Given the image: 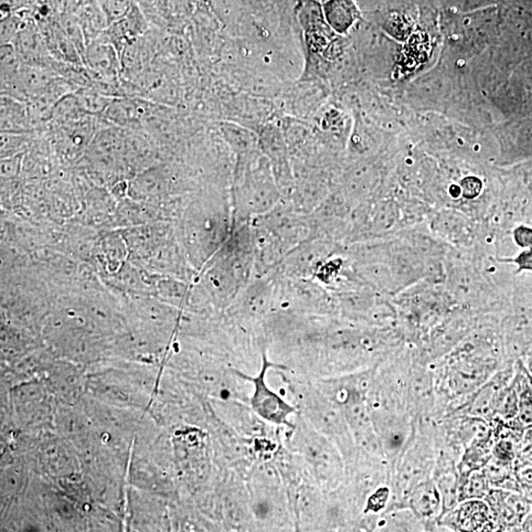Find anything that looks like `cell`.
I'll list each match as a JSON object with an SVG mask.
<instances>
[{
    "instance_id": "6da1fadb",
    "label": "cell",
    "mask_w": 532,
    "mask_h": 532,
    "mask_svg": "<svg viewBox=\"0 0 532 532\" xmlns=\"http://www.w3.org/2000/svg\"><path fill=\"white\" fill-rule=\"evenodd\" d=\"M485 501L491 509L494 529L519 527L530 513L531 506L519 492L491 488Z\"/></svg>"
},
{
    "instance_id": "7a4b0ae2",
    "label": "cell",
    "mask_w": 532,
    "mask_h": 532,
    "mask_svg": "<svg viewBox=\"0 0 532 532\" xmlns=\"http://www.w3.org/2000/svg\"><path fill=\"white\" fill-rule=\"evenodd\" d=\"M269 367L280 368V366L269 363L268 359H266V356L264 355L263 366L258 377L250 378L240 374L242 378L252 381L255 386L254 395L252 399V407L263 419L274 424H284L289 426V427H292V425L289 421V417L295 409L291 408L289 404H287L282 400L281 398L270 390L265 384L266 371H268Z\"/></svg>"
},
{
    "instance_id": "3957f363",
    "label": "cell",
    "mask_w": 532,
    "mask_h": 532,
    "mask_svg": "<svg viewBox=\"0 0 532 532\" xmlns=\"http://www.w3.org/2000/svg\"><path fill=\"white\" fill-rule=\"evenodd\" d=\"M439 528L453 531H484L493 528L491 509L482 500H466L438 520Z\"/></svg>"
},
{
    "instance_id": "277c9868",
    "label": "cell",
    "mask_w": 532,
    "mask_h": 532,
    "mask_svg": "<svg viewBox=\"0 0 532 532\" xmlns=\"http://www.w3.org/2000/svg\"><path fill=\"white\" fill-rule=\"evenodd\" d=\"M406 508L412 510L423 524L426 531L439 528L438 520L442 514V497L437 483L433 478L415 486L409 493Z\"/></svg>"
},
{
    "instance_id": "5b68a950",
    "label": "cell",
    "mask_w": 532,
    "mask_h": 532,
    "mask_svg": "<svg viewBox=\"0 0 532 532\" xmlns=\"http://www.w3.org/2000/svg\"><path fill=\"white\" fill-rule=\"evenodd\" d=\"M149 32V23L143 10L135 4L123 18L115 21L99 37L110 42L119 55L127 44Z\"/></svg>"
},
{
    "instance_id": "8992f818",
    "label": "cell",
    "mask_w": 532,
    "mask_h": 532,
    "mask_svg": "<svg viewBox=\"0 0 532 532\" xmlns=\"http://www.w3.org/2000/svg\"><path fill=\"white\" fill-rule=\"evenodd\" d=\"M155 114L154 105L140 98H115L103 118L112 124L133 126L144 124Z\"/></svg>"
},
{
    "instance_id": "52a82bcc",
    "label": "cell",
    "mask_w": 532,
    "mask_h": 532,
    "mask_svg": "<svg viewBox=\"0 0 532 532\" xmlns=\"http://www.w3.org/2000/svg\"><path fill=\"white\" fill-rule=\"evenodd\" d=\"M2 131L3 133H25L34 129L25 102L2 95Z\"/></svg>"
},
{
    "instance_id": "ba28073f",
    "label": "cell",
    "mask_w": 532,
    "mask_h": 532,
    "mask_svg": "<svg viewBox=\"0 0 532 532\" xmlns=\"http://www.w3.org/2000/svg\"><path fill=\"white\" fill-rule=\"evenodd\" d=\"M323 8L326 23L340 34L346 33L360 18L355 0H327Z\"/></svg>"
},
{
    "instance_id": "9c48e42d",
    "label": "cell",
    "mask_w": 532,
    "mask_h": 532,
    "mask_svg": "<svg viewBox=\"0 0 532 532\" xmlns=\"http://www.w3.org/2000/svg\"><path fill=\"white\" fill-rule=\"evenodd\" d=\"M73 14L79 21L87 45L99 38L109 26L108 19H106L97 0H92V2L83 5Z\"/></svg>"
},
{
    "instance_id": "30bf717a",
    "label": "cell",
    "mask_w": 532,
    "mask_h": 532,
    "mask_svg": "<svg viewBox=\"0 0 532 532\" xmlns=\"http://www.w3.org/2000/svg\"><path fill=\"white\" fill-rule=\"evenodd\" d=\"M491 491V485L482 471H476L459 481L460 503L466 500L485 499Z\"/></svg>"
},
{
    "instance_id": "8fae6325",
    "label": "cell",
    "mask_w": 532,
    "mask_h": 532,
    "mask_svg": "<svg viewBox=\"0 0 532 532\" xmlns=\"http://www.w3.org/2000/svg\"><path fill=\"white\" fill-rule=\"evenodd\" d=\"M74 94L85 111L91 115L101 116V118L115 99L93 88H79Z\"/></svg>"
},
{
    "instance_id": "7c38bea8",
    "label": "cell",
    "mask_w": 532,
    "mask_h": 532,
    "mask_svg": "<svg viewBox=\"0 0 532 532\" xmlns=\"http://www.w3.org/2000/svg\"><path fill=\"white\" fill-rule=\"evenodd\" d=\"M109 25L123 18L136 4L135 0H97Z\"/></svg>"
},
{
    "instance_id": "4fadbf2b",
    "label": "cell",
    "mask_w": 532,
    "mask_h": 532,
    "mask_svg": "<svg viewBox=\"0 0 532 532\" xmlns=\"http://www.w3.org/2000/svg\"><path fill=\"white\" fill-rule=\"evenodd\" d=\"M492 456L499 462L506 464H513L515 460V449L513 442L500 440L492 448Z\"/></svg>"
},
{
    "instance_id": "5bb4252c",
    "label": "cell",
    "mask_w": 532,
    "mask_h": 532,
    "mask_svg": "<svg viewBox=\"0 0 532 532\" xmlns=\"http://www.w3.org/2000/svg\"><path fill=\"white\" fill-rule=\"evenodd\" d=\"M515 474L519 485H532V459L518 463Z\"/></svg>"
},
{
    "instance_id": "9a60e30c",
    "label": "cell",
    "mask_w": 532,
    "mask_h": 532,
    "mask_svg": "<svg viewBox=\"0 0 532 532\" xmlns=\"http://www.w3.org/2000/svg\"><path fill=\"white\" fill-rule=\"evenodd\" d=\"M506 262H513L518 266V271H531L532 272V248L525 249V251L519 252L516 258L504 260Z\"/></svg>"
},
{
    "instance_id": "2e32d148",
    "label": "cell",
    "mask_w": 532,
    "mask_h": 532,
    "mask_svg": "<svg viewBox=\"0 0 532 532\" xmlns=\"http://www.w3.org/2000/svg\"><path fill=\"white\" fill-rule=\"evenodd\" d=\"M482 184L475 177H468L462 182V189L463 197L466 198H474L481 194Z\"/></svg>"
},
{
    "instance_id": "e0dca14e",
    "label": "cell",
    "mask_w": 532,
    "mask_h": 532,
    "mask_svg": "<svg viewBox=\"0 0 532 532\" xmlns=\"http://www.w3.org/2000/svg\"><path fill=\"white\" fill-rule=\"evenodd\" d=\"M514 239L520 248H532V228L524 225L518 226L514 231Z\"/></svg>"
},
{
    "instance_id": "ac0fdd59",
    "label": "cell",
    "mask_w": 532,
    "mask_h": 532,
    "mask_svg": "<svg viewBox=\"0 0 532 532\" xmlns=\"http://www.w3.org/2000/svg\"><path fill=\"white\" fill-rule=\"evenodd\" d=\"M526 367L530 372V375L532 376V357L528 360V363L527 365H526Z\"/></svg>"
}]
</instances>
